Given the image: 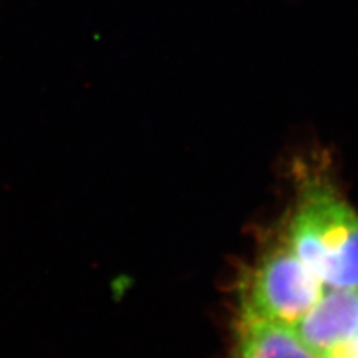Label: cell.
Returning a JSON list of instances; mask_svg holds the SVG:
<instances>
[{"mask_svg":"<svg viewBox=\"0 0 358 358\" xmlns=\"http://www.w3.org/2000/svg\"><path fill=\"white\" fill-rule=\"evenodd\" d=\"M282 241L326 288L358 287V212L322 166H297Z\"/></svg>","mask_w":358,"mask_h":358,"instance_id":"1","label":"cell"},{"mask_svg":"<svg viewBox=\"0 0 358 358\" xmlns=\"http://www.w3.org/2000/svg\"><path fill=\"white\" fill-rule=\"evenodd\" d=\"M326 287L281 241L267 250L241 287L239 308L267 322L293 329Z\"/></svg>","mask_w":358,"mask_h":358,"instance_id":"2","label":"cell"},{"mask_svg":"<svg viewBox=\"0 0 358 358\" xmlns=\"http://www.w3.org/2000/svg\"><path fill=\"white\" fill-rule=\"evenodd\" d=\"M291 330L315 357L351 343L358 336V287L326 288Z\"/></svg>","mask_w":358,"mask_h":358,"instance_id":"3","label":"cell"},{"mask_svg":"<svg viewBox=\"0 0 358 358\" xmlns=\"http://www.w3.org/2000/svg\"><path fill=\"white\" fill-rule=\"evenodd\" d=\"M234 358H317L294 331L238 309L234 324Z\"/></svg>","mask_w":358,"mask_h":358,"instance_id":"4","label":"cell"},{"mask_svg":"<svg viewBox=\"0 0 358 358\" xmlns=\"http://www.w3.org/2000/svg\"><path fill=\"white\" fill-rule=\"evenodd\" d=\"M317 358H357L355 350H354V341L348 345L342 346V348L333 351L331 354L321 355V357H317Z\"/></svg>","mask_w":358,"mask_h":358,"instance_id":"5","label":"cell"},{"mask_svg":"<svg viewBox=\"0 0 358 358\" xmlns=\"http://www.w3.org/2000/svg\"><path fill=\"white\" fill-rule=\"evenodd\" d=\"M354 348H355V355L358 358V338L354 341Z\"/></svg>","mask_w":358,"mask_h":358,"instance_id":"6","label":"cell"}]
</instances>
